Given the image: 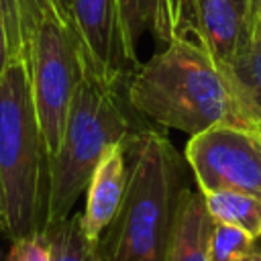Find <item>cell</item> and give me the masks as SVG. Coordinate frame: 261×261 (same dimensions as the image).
Wrapping results in <instances>:
<instances>
[{
    "instance_id": "1",
    "label": "cell",
    "mask_w": 261,
    "mask_h": 261,
    "mask_svg": "<svg viewBox=\"0 0 261 261\" xmlns=\"http://www.w3.org/2000/svg\"><path fill=\"white\" fill-rule=\"evenodd\" d=\"M124 90L135 112L190 137L216 124L261 126L228 71L188 41H169L130 71Z\"/></svg>"
},
{
    "instance_id": "2",
    "label": "cell",
    "mask_w": 261,
    "mask_h": 261,
    "mask_svg": "<svg viewBox=\"0 0 261 261\" xmlns=\"http://www.w3.org/2000/svg\"><path fill=\"white\" fill-rule=\"evenodd\" d=\"M122 204L96 243L100 261H163L186 186L184 157L165 133L145 126L126 141Z\"/></svg>"
},
{
    "instance_id": "3",
    "label": "cell",
    "mask_w": 261,
    "mask_h": 261,
    "mask_svg": "<svg viewBox=\"0 0 261 261\" xmlns=\"http://www.w3.org/2000/svg\"><path fill=\"white\" fill-rule=\"evenodd\" d=\"M49 224V151L43 141L27 63L0 77V234L10 243L45 234Z\"/></svg>"
},
{
    "instance_id": "4",
    "label": "cell",
    "mask_w": 261,
    "mask_h": 261,
    "mask_svg": "<svg viewBox=\"0 0 261 261\" xmlns=\"http://www.w3.org/2000/svg\"><path fill=\"white\" fill-rule=\"evenodd\" d=\"M124 104L118 86L82 69L59 147L49 157V224L71 214L104 151L133 133Z\"/></svg>"
},
{
    "instance_id": "5",
    "label": "cell",
    "mask_w": 261,
    "mask_h": 261,
    "mask_svg": "<svg viewBox=\"0 0 261 261\" xmlns=\"http://www.w3.org/2000/svg\"><path fill=\"white\" fill-rule=\"evenodd\" d=\"M27 65L39 128L51 157L59 147L82 77V59L71 29L55 20H41L31 41Z\"/></svg>"
},
{
    "instance_id": "6",
    "label": "cell",
    "mask_w": 261,
    "mask_h": 261,
    "mask_svg": "<svg viewBox=\"0 0 261 261\" xmlns=\"http://www.w3.org/2000/svg\"><path fill=\"white\" fill-rule=\"evenodd\" d=\"M184 159L202 194L228 190L261 198V126H210L190 137Z\"/></svg>"
},
{
    "instance_id": "7",
    "label": "cell",
    "mask_w": 261,
    "mask_h": 261,
    "mask_svg": "<svg viewBox=\"0 0 261 261\" xmlns=\"http://www.w3.org/2000/svg\"><path fill=\"white\" fill-rule=\"evenodd\" d=\"M151 31L159 43L188 41L200 47L226 71L245 43L232 0H157Z\"/></svg>"
},
{
    "instance_id": "8",
    "label": "cell",
    "mask_w": 261,
    "mask_h": 261,
    "mask_svg": "<svg viewBox=\"0 0 261 261\" xmlns=\"http://www.w3.org/2000/svg\"><path fill=\"white\" fill-rule=\"evenodd\" d=\"M69 14L82 69L120 86L141 63L126 49L118 0H69Z\"/></svg>"
},
{
    "instance_id": "9",
    "label": "cell",
    "mask_w": 261,
    "mask_h": 261,
    "mask_svg": "<svg viewBox=\"0 0 261 261\" xmlns=\"http://www.w3.org/2000/svg\"><path fill=\"white\" fill-rule=\"evenodd\" d=\"M126 145H110L100 157L88 188H86V208L82 214V228L88 239L96 241L104 234L108 224L114 220L122 196L126 190Z\"/></svg>"
},
{
    "instance_id": "10",
    "label": "cell",
    "mask_w": 261,
    "mask_h": 261,
    "mask_svg": "<svg viewBox=\"0 0 261 261\" xmlns=\"http://www.w3.org/2000/svg\"><path fill=\"white\" fill-rule=\"evenodd\" d=\"M212 224L214 220L206 208L204 194L186 188L163 261H210L208 243Z\"/></svg>"
},
{
    "instance_id": "11",
    "label": "cell",
    "mask_w": 261,
    "mask_h": 261,
    "mask_svg": "<svg viewBox=\"0 0 261 261\" xmlns=\"http://www.w3.org/2000/svg\"><path fill=\"white\" fill-rule=\"evenodd\" d=\"M204 202L214 222L232 224L253 239L261 237V198L222 190L204 194Z\"/></svg>"
},
{
    "instance_id": "12",
    "label": "cell",
    "mask_w": 261,
    "mask_h": 261,
    "mask_svg": "<svg viewBox=\"0 0 261 261\" xmlns=\"http://www.w3.org/2000/svg\"><path fill=\"white\" fill-rule=\"evenodd\" d=\"M51 245V261H100L96 241L88 239L82 228V214H69L51 222L45 230Z\"/></svg>"
},
{
    "instance_id": "13",
    "label": "cell",
    "mask_w": 261,
    "mask_h": 261,
    "mask_svg": "<svg viewBox=\"0 0 261 261\" xmlns=\"http://www.w3.org/2000/svg\"><path fill=\"white\" fill-rule=\"evenodd\" d=\"M228 73L243 100L261 122V43L243 45L232 57Z\"/></svg>"
},
{
    "instance_id": "14",
    "label": "cell",
    "mask_w": 261,
    "mask_h": 261,
    "mask_svg": "<svg viewBox=\"0 0 261 261\" xmlns=\"http://www.w3.org/2000/svg\"><path fill=\"white\" fill-rule=\"evenodd\" d=\"M253 243L255 239L245 230L232 224L214 222L210 230V243H208L210 261H237L255 251Z\"/></svg>"
},
{
    "instance_id": "15",
    "label": "cell",
    "mask_w": 261,
    "mask_h": 261,
    "mask_svg": "<svg viewBox=\"0 0 261 261\" xmlns=\"http://www.w3.org/2000/svg\"><path fill=\"white\" fill-rule=\"evenodd\" d=\"M155 4H157V0H118L124 43H126V49L135 61H139L137 43L143 37V33L147 29H151V24H153Z\"/></svg>"
},
{
    "instance_id": "16",
    "label": "cell",
    "mask_w": 261,
    "mask_h": 261,
    "mask_svg": "<svg viewBox=\"0 0 261 261\" xmlns=\"http://www.w3.org/2000/svg\"><path fill=\"white\" fill-rule=\"evenodd\" d=\"M22 27L27 37V47L31 49V41L41 20H55L67 29H71V14H69V0H18ZM73 33V31H71Z\"/></svg>"
},
{
    "instance_id": "17",
    "label": "cell",
    "mask_w": 261,
    "mask_h": 261,
    "mask_svg": "<svg viewBox=\"0 0 261 261\" xmlns=\"http://www.w3.org/2000/svg\"><path fill=\"white\" fill-rule=\"evenodd\" d=\"M0 16L8 31V45H10V59L12 63H27L29 47L22 27V14L18 0H0Z\"/></svg>"
},
{
    "instance_id": "18",
    "label": "cell",
    "mask_w": 261,
    "mask_h": 261,
    "mask_svg": "<svg viewBox=\"0 0 261 261\" xmlns=\"http://www.w3.org/2000/svg\"><path fill=\"white\" fill-rule=\"evenodd\" d=\"M4 261H51V245L47 234L12 241Z\"/></svg>"
},
{
    "instance_id": "19",
    "label": "cell",
    "mask_w": 261,
    "mask_h": 261,
    "mask_svg": "<svg viewBox=\"0 0 261 261\" xmlns=\"http://www.w3.org/2000/svg\"><path fill=\"white\" fill-rule=\"evenodd\" d=\"M243 29H245L243 45H253L261 41V0H247Z\"/></svg>"
},
{
    "instance_id": "20",
    "label": "cell",
    "mask_w": 261,
    "mask_h": 261,
    "mask_svg": "<svg viewBox=\"0 0 261 261\" xmlns=\"http://www.w3.org/2000/svg\"><path fill=\"white\" fill-rule=\"evenodd\" d=\"M12 63L10 59V45H8V31L6 24L0 16V77L4 75V71L8 69V65Z\"/></svg>"
},
{
    "instance_id": "21",
    "label": "cell",
    "mask_w": 261,
    "mask_h": 261,
    "mask_svg": "<svg viewBox=\"0 0 261 261\" xmlns=\"http://www.w3.org/2000/svg\"><path fill=\"white\" fill-rule=\"evenodd\" d=\"M232 4L237 6V12L241 14V18L245 20V12H247V0H232Z\"/></svg>"
},
{
    "instance_id": "22",
    "label": "cell",
    "mask_w": 261,
    "mask_h": 261,
    "mask_svg": "<svg viewBox=\"0 0 261 261\" xmlns=\"http://www.w3.org/2000/svg\"><path fill=\"white\" fill-rule=\"evenodd\" d=\"M255 253V251H253ZM253 253L251 255H245V257H241V259H237V261H253Z\"/></svg>"
},
{
    "instance_id": "23",
    "label": "cell",
    "mask_w": 261,
    "mask_h": 261,
    "mask_svg": "<svg viewBox=\"0 0 261 261\" xmlns=\"http://www.w3.org/2000/svg\"><path fill=\"white\" fill-rule=\"evenodd\" d=\"M253 261H261V251H255L253 253Z\"/></svg>"
},
{
    "instance_id": "24",
    "label": "cell",
    "mask_w": 261,
    "mask_h": 261,
    "mask_svg": "<svg viewBox=\"0 0 261 261\" xmlns=\"http://www.w3.org/2000/svg\"><path fill=\"white\" fill-rule=\"evenodd\" d=\"M259 43H261V41H259Z\"/></svg>"
}]
</instances>
